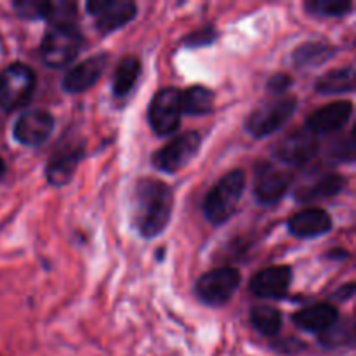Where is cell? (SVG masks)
<instances>
[{
    "instance_id": "5",
    "label": "cell",
    "mask_w": 356,
    "mask_h": 356,
    "mask_svg": "<svg viewBox=\"0 0 356 356\" xmlns=\"http://www.w3.org/2000/svg\"><path fill=\"white\" fill-rule=\"evenodd\" d=\"M35 90V73L23 63L9 65L0 73V108L14 111L30 101Z\"/></svg>"
},
{
    "instance_id": "20",
    "label": "cell",
    "mask_w": 356,
    "mask_h": 356,
    "mask_svg": "<svg viewBox=\"0 0 356 356\" xmlns=\"http://www.w3.org/2000/svg\"><path fill=\"white\" fill-rule=\"evenodd\" d=\"M139 75H141V61L136 56H125L120 63H118L117 70L113 75V94L118 99H124L131 94L134 86L138 83Z\"/></svg>"
},
{
    "instance_id": "22",
    "label": "cell",
    "mask_w": 356,
    "mask_h": 356,
    "mask_svg": "<svg viewBox=\"0 0 356 356\" xmlns=\"http://www.w3.org/2000/svg\"><path fill=\"white\" fill-rule=\"evenodd\" d=\"M337 49L334 45L325 44V42H306L296 49L292 61L298 68H313L332 59Z\"/></svg>"
},
{
    "instance_id": "31",
    "label": "cell",
    "mask_w": 356,
    "mask_h": 356,
    "mask_svg": "<svg viewBox=\"0 0 356 356\" xmlns=\"http://www.w3.org/2000/svg\"><path fill=\"white\" fill-rule=\"evenodd\" d=\"M353 294H355V284L351 282V284H348L346 287L339 289V291H337V294H334V298L339 299V301H348V299L353 298Z\"/></svg>"
},
{
    "instance_id": "21",
    "label": "cell",
    "mask_w": 356,
    "mask_h": 356,
    "mask_svg": "<svg viewBox=\"0 0 356 356\" xmlns=\"http://www.w3.org/2000/svg\"><path fill=\"white\" fill-rule=\"evenodd\" d=\"M37 19H45L52 26H68L76 21V3L68 0L37 2Z\"/></svg>"
},
{
    "instance_id": "1",
    "label": "cell",
    "mask_w": 356,
    "mask_h": 356,
    "mask_svg": "<svg viewBox=\"0 0 356 356\" xmlns=\"http://www.w3.org/2000/svg\"><path fill=\"white\" fill-rule=\"evenodd\" d=\"M174 193L159 179H139L132 193V225L145 238H156L172 216Z\"/></svg>"
},
{
    "instance_id": "11",
    "label": "cell",
    "mask_w": 356,
    "mask_h": 356,
    "mask_svg": "<svg viewBox=\"0 0 356 356\" xmlns=\"http://www.w3.org/2000/svg\"><path fill=\"white\" fill-rule=\"evenodd\" d=\"M273 152L275 156L287 165H305L318 152V138L305 127L278 141Z\"/></svg>"
},
{
    "instance_id": "25",
    "label": "cell",
    "mask_w": 356,
    "mask_h": 356,
    "mask_svg": "<svg viewBox=\"0 0 356 356\" xmlns=\"http://www.w3.org/2000/svg\"><path fill=\"white\" fill-rule=\"evenodd\" d=\"M250 322L257 332L273 337L282 329V313L271 305H257L250 309Z\"/></svg>"
},
{
    "instance_id": "2",
    "label": "cell",
    "mask_w": 356,
    "mask_h": 356,
    "mask_svg": "<svg viewBox=\"0 0 356 356\" xmlns=\"http://www.w3.org/2000/svg\"><path fill=\"white\" fill-rule=\"evenodd\" d=\"M245 190V172L242 169H235L225 174L205 197L204 214L209 222L214 226H221L235 214L240 200Z\"/></svg>"
},
{
    "instance_id": "27",
    "label": "cell",
    "mask_w": 356,
    "mask_h": 356,
    "mask_svg": "<svg viewBox=\"0 0 356 356\" xmlns=\"http://www.w3.org/2000/svg\"><path fill=\"white\" fill-rule=\"evenodd\" d=\"M306 13L320 17H343L353 10V3L346 0H308Z\"/></svg>"
},
{
    "instance_id": "24",
    "label": "cell",
    "mask_w": 356,
    "mask_h": 356,
    "mask_svg": "<svg viewBox=\"0 0 356 356\" xmlns=\"http://www.w3.org/2000/svg\"><path fill=\"white\" fill-rule=\"evenodd\" d=\"M214 92L207 87L193 86L181 90V110L188 115H209L214 111Z\"/></svg>"
},
{
    "instance_id": "12",
    "label": "cell",
    "mask_w": 356,
    "mask_h": 356,
    "mask_svg": "<svg viewBox=\"0 0 356 356\" xmlns=\"http://www.w3.org/2000/svg\"><path fill=\"white\" fill-rule=\"evenodd\" d=\"M54 131V117L44 110H31L21 115L14 124V138L24 146H40Z\"/></svg>"
},
{
    "instance_id": "28",
    "label": "cell",
    "mask_w": 356,
    "mask_h": 356,
    "mask_svg": "<svg viewBox=\"0 0 356 356\" xmlns=\"http://www.w3.org/2000/svg\"><path fill=\"white\" fill-rule=\"evenodd\" d=\"M330 156H334L336 160H343V162H353L355 159V139L353 132H350L346 139L336 143L332 149H330Z\"/></svg>"
},
{
    "instance_id": "32",
    "label": "cell",
    "mask_w": 356,
    "mask_h": 356,
    "mask_svg": "<svg viewBox=\"0 0 356 356\" xmlns=\"http://www.w3.org/2000/svg\"><path fill=\"white\" fill-rule=\"evenodd\" d=\"M3 176H6V162L0 159V181H2Z\"/></svg>"
},
{
    "instance_id": "16",
    "label": "cell",
    "mask_w": 356,
    "mask_h": 356,
    "mask_svg": "<svg viewBox=\"0 0 356 356\" xmlns=\"http://www.w3.org/2000/svg\"><path fill=\"white\" fill-rule=\"evenodd\" d=\"M332 229V218L323 209H306L289 221V232L302 240L318 238Z\"/></svg>"
},
{
    "instance_id": "26",
    "label": "cell",
    "mask_w": 356,
    "mask_h": 356,
    "mask_svg": "<svg viewBox=\"0 0 356 356\" xmlns=\"http://www.w3.org/2000/svg\"><path fill=\"white\" fill-rule=\"evenodd\" d=\"M320 344L327 350H339V348L353 346L355 344V325L351 320H337L332 327L320 334Z\"/></svg>"
},
{
    "instance_id": "7",
    "label": "cell",
    "mask_w": 356,
    "mask_h": 356,
    "mask_svg": "<svg viewBox=\"0 0 356 356\" xmlns=\"http://www.w3.org/2000/svg\"><path fill=\"white\" fill-rule=\"evenodd\" d=\"M202 146V138L198 132H184V134L177 136L165 146L156 149L155 155L152 156V163L155 169L162 170V172L174 174L177 170L184 169L195 155L198 153Z\"/></svg>"
},
{
    "instance_id": "9",
    "label": "cell",
    "mask_w": 356,
    "mask_h": 356,
    "mask_svg": "<svg viewBox=\"0 0 356 356\" xmlns=\"http://www.w3.org/2000/svg\"><path fill=\"white\" fill-rule=\"evenodd\" d=\"M86 9L96 19L99 33L108 35L131 23L138 13V6L131 0H89Z\"/></svg>"
},
{
    "instance_id": "17",
    "label": "cell",
    "mask_w": 356,
    "mask_h": 356,
    "mask_svg": "<svg viewBox=\"0 0 356 356\" xmlns=\"http://www.w3.org/2000/svg\"><path fill=\"white\" fill-rule=\"evenodd\" d=\"M82 156V145L66 146L65 149H59V152L52 156V160H49L47 169H45V176H47L49 184H52V186H65V184H68L70 179L73 177V174H75Z\"/></svg>"
},
{
    "instance_id": "8",
    "label": "cell",
    "mask_w": 356,
    "mask_h": 356,
    "mask_svg": "<svg viewBox=\"0 0 356 356\" xmlns=\"http://www.w3.org/2000/svg\"><path fill=\"white\" fill-rule=\"evenodd\" d=\"M181 117V90L176 87L159 90L148 108V120L153 131L159 136L172 134L179 127Z\"/></svg>"
},
{
    "instance_id": "29",
    "label": "cell",
    "mask_w": 356,
    "mask_h": 356,
    "mask_svg": "<svg viewBox=\"0 0 356 356\" xmlns=\"http://www.w3.org/2000/svg\"><path fill=\"white\" fill-rule=\"evenodd\" d=\"M216 37H218V33H216L214 28L204 26L200 28V30L193 31V33L186 38L184 45H186V47H204V45H211L212 42L216 40Z\"/></svg>"
},
{
    "instance_id": "13",
    "label": "cell",
    "mask_w": 356,
    "mask_h": 356,
    "mask_svg": "<svg viewBox=\"0 0 356 356\" xmlns=\"http://www.w3.org/2000/svg\"><path fill=\"white\" fill-rule=\"evenodd\" d=\"M353 115V103L351 101H336L327 106L316 110L312 117L306 120V129L313 136H325L341 131L350 122Z\"/></svg>"
},
{
    "instance_id": "14",
    "label": "cell",
    "mask_w": 356,
    "mask_h": 356,
    "mask_svg": "<svg viewBox=\"0 0 356 356\" xmlns=\"http://www.w3.org/2000/svg\"><path fill=\"white\" fill-rule=\"evenodd\" d=\"M292 284V270L289 266L264 268L250 280L254 296L264 299H284Z\"/></svg>"
},
{
    "instance_id": "15",
    "label": "cell",
    "mask_w": 356,
    "mask_h": 356,
    "mask_svg": "<svg viewBox=\"0 0 356 356\" xmlns=\"http://www.w3.org/2000/svg\"><path fill=\"white\" fill-rule=\"evenodd\" d=\"M106 65L108 54H104V52L83 59L82 63H79L75 68L66 73L65 79H63V90H66L68 94L86 92L101 79Z\"/></svg>"
},
{
    "instance_id": "10",
    "label": "cell",
    "mask_w": 356,
    "mask_h": 356,
    "mask_svg": "<svg viewBox=\"0 0 356 356\" xmlns=\"http://www.w3.org/2000/svg\"><path fill=\"white\" fill-rule=\"evenodd\" d=\"M292 176L287 169L277 167L275 163H263L256 170L254 195L263 205H273L280 202L291 186Z\"/></svg>"
},
{
    "instance_id": "19",
    "label": "cell",
    "mask_w": 356,
    "mask_h": 356,
    "mask_svg": "<svg viewBox=\"0 0 356 356\" xmlns=\"http://www.w3.org/2000/svg\"><path fill=\"white\" fill-rule=\"evenodd\" d=\"M292 320L301 330L320 336L339 320V309L329 302H320L298 312Z\"/></svg>"
},
{
    "instance_id": "3",
    "label": "cell",
    "mask_w": 356,
    "mask_h": 356,
    "mask_svg": "<svg viewBox=\"0 0 356 356\" xmlns=\"http://www.w3.org/2000/svg\"><path fill=\"white\" fill-rule=\"evenodd\" d=\"M296 110H298V99L292 96L268 101L249 115L245 122L247 132L257 139L268 138L284 127Z\"/></svg>"
},
{
    "instance_id": "4",
    "label": "cell",
    "mask_w": 356,
    "mask_h": 356,
    "mask_svg": "<svg viewBox=\"0 0 356 356\" xmlns=\"http://www.w3.org/2000/svg\"><path fill=\"white\" fill-rule=\"evenodd\" d=\"M82 47V35L75 24L52 26L40 44V58L51 68H63L75 59Z\"/></svg>"
},
{
    "instance_id": "6",
    "label": "cell",
    "mask_w": 356,
    "mask_h": 356,
    "mask_svg": "<svg viewBox=\"0 0 356 356\" xmlns=\"http://www.w3.org/2000/svg\"><path fill=\"white\" fill-rule=\"evenodd\" d=\"M242 277L236 268L222 266L207 271L198 278L195 292L209 306H222L233 298Z\"/></svg>"
},
{
    "instance_id": "23",
    "label": "cell",
    "mask_w": 356,
    "mask_h": 356,
    "mask_svg": "<svg viewBox=\"0 0 356 356\" xmlns=\"http://www.w3.org/2000/svg\"><path fill=\"white\" fill-rule=\"evenodd\" d=\"M355 90V66H344L325 73L316 82V92L320 94H346Z\"/></svg>"
},
{
    "instance_id": "18",
    "label": "cell",
    "mask_w": 356,
    "mask_h": 356,
    "mask_svg": "<svg viewBox=\"0 0 356 356\" xmlns=\"http://www.w3.org/2000/svg\"><path fill=\"white\" fill-rule=\"evenodd\" d=\"M346 186V179L344 176L339 174H323V176L315 177V179L308 181V183L301 184V186L296 190L294 198L302 204H308V202H318V200H327V198L336 197L337 193L344 190Z\"/></svg>"
},
{
    "instance_id": "30",
    "label": "cell",
    "mask_w": 356,
    "mask_h": 356,
    "mask_svg": "<svg viewBox=\"0 0 356 356\" xmlns=\"http://www.w3.org/2000/svg\"><path fill=\"white\" fill-rule=\"evenodd\" d=\"M292 76L287 73H277L275 76H271L270 82H268V90L273 94H282L291 87Z\"/></svg>"
}]
</instances>
